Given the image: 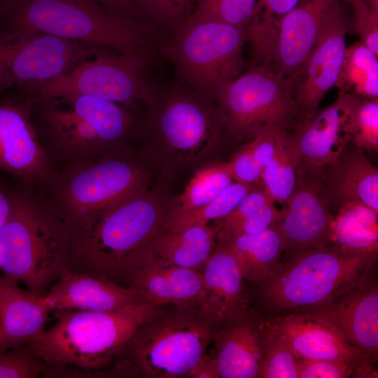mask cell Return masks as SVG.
<instances>
[{"label":"cell","mask_w":378,"mask_h":378,"mask_svg":"<svg viewBox=\"0 0 378 378\" xmlns=\"http://www.w3.org/2000/svg\"><path fill=\"white\" fill-rule=\"evenodd\" d=\"M169 206L144 190L104 209L87 224L70 228L69 270L97 274L130 286L153 258V241Z\"/></svg>","instance_id":"6da1fadb"},{"label":"cell","mask_w":378,"mask_h":378,"mask_svg":"<svg viewBox=\"0 0 378 378\" xmlns=\"http://www.w3.org/2000/svg\"><path fill=\"white\" fill-rule=\"evenodd\" d=\"M71 231L44 197L18 181L0 230V270L27 290L43 291L69 270Z\"/></svg>","instance_id":"7a4b0ae2"},{"label":"cell","mask_w":378,"mask_h":378,"mask_svg":"<svg viewBox=\"0 0 378 378\" xmlns=\"http://www.w3.org/2000/svg\"><path fill=\"white\" fill-rule=\"evenodd\" d=\"M120 105L85 95L29 102L33 126L55 172L117 150L131 125Z\"/></svg>","instance_id":"3957f363"},{"label":"cell","mask_w":378,"mask_h":378,"mask_svg":"<svg viewBox=\"0 0 378 378\" xmlns=\"http://www.w3.org/2000/svg\"><path fill=\"white\" fill-rule=\"evenodd\" d=\"M142 302L113 312L55 311V322L27 343L48 365L45 372L97 374L118 359L136 328L159 309Z\"/></svg>","instance_id":"277c9868"},{"label":"cell","mask_w":378,"mask_h":378,"mask_svg":"<svg viewBox=\"0 0 378 378\" xmlns=\"http://www.w3.org/2000/svg\"><path fill=\"white\" fill-rule=\"evenodd\" d=\"M41 33L80 43L144 52L141 26L92 0H9L0 6V34Z\"/></svg>","instance_id":"5b68a950"},{"label":"cell","mask_w":378,"mask_h":378,"mask_svg":"<svg viewBox=\"0 0 378 378\" xmlns=\"http://www.w3.org/2000/svg\"><path fill=\"white\" fill-rule=\"evenodd\" d=\"M218 327L198 308L160 307L136 328L114 370L120 374L146 378L188 377Z\"/></svg>","instance_id":"8992f818"},{"label":"cell","mask_w":378,"mask_h":378,"mask_svg":"<svg viewBox=\"0 0 378 378\" xmlns=\"http://www.w3.org/2000/svg\"><path fill=\"white\" fill-rule=\"evenodd\" d=\"M377 255L333 245L304 251L281 262L260 292L274 309L308 311L332 301L368 273Z\"/></svg>","instance_id":"52a82bcc"},{"label":"cell","mask_w":378,"mask_h":378,"mask_svg":"<svg viewBox=\"0 0 378 378\" xmlns=\"http://www.w3.org/2000/svg\"><path fill=\"white\" fill-rule=\"evenodd\" d=\"M145 174L118 150L56 171L38 192L69 228L144 190Z\"/></svg>","instance_id":"ba28073f"},{"label":"cell","mask_w":378,"mask_h":378,"mask_svg":"<svg viewBox=\"0 0 378 378\" xmlns=\"http://www.w3.org/2000/svg\"><path fill=\"white\" fill-rule=\"evenodd\" d=\"M174 31L163 52L194 92L214 97L238 76L248 41L246 29L214 20H186Z\"/></svg>","instance_id":"9c48e42d"},{"label":"cell","mask_w":378,"mask_h":378,"mask_svg":"<svg viewBox=\"0 0 378 378\" xmlns=\"http://www.w3.org/2000/svg\"><path fill=\"white\" fill-rule=\"evenodd\" d=\"M293 80L278 74L265 62L250 68L216 93L223 125L234 135L268 129L288 130L297 118Z\"/></svg>","instance_id":"30bf717a"},{"label":"cell","mask_w":378,"mask_h":378,"mask_svg":"<svg viewBox=\"0 0 378 378\" xmlns=\"http://www.w3.org/2000/svg\"><path fill=\"white\" fill-rule=\"evenodd\" d=\"M147 52L98 55L85 60L68 73L49 82L32 87L38 99L85 95L132 104L141 99L152 102L151 88L144 77Z\"/></svg>","instance_id":"8fae6325"},{"label":"cell","mask_w":378,"mask_h":378,"mask_svg":"<svg viewBox=\"0 0 378 378\" xmlns=\"http://www.w3.org/2000/svg\"><path fill=\"white\" fill-rule=\"evenodd\" d=\"M93 53L82 43L47 34H0L2 87L32 88L54 80Z\"/></svg>","instance_id":"7c38bea8"},{"label":"cell","mask_w":378,"mask_h":378,"mask_svg":"<svg viewBox=\"0 0 378 378\" xmlns=\"http://www.w3.org/2000/svg\"><path fill=\"white\" fill-rule=\"evenodd\" d=\"M277 221L287 258L331 245L333 214L323 168L300 162L293 191Z\"/></svg>","instance_id":"4fadbf2b"},{"label":"cell","mask_w":378,"mask_h":378,"mask_svg":"<svg viewBox=\"0 0 378 378\" xmlns=\"http://www.w3.org/2000/svg\"><path fill=\"white\" fill-rule=\"evenodd\" d=\"M347 20L340 1L330 10L300 69L292 76L300 120L313 115L326 93L335 85L346 49Z\"/></svg>","instance_id":"5bb4252c"},{"label":"cell","mask_w":378,"mask_h":378,"mask_svg":"<svg viewBox=\"0 0 378 378\" xmlns=\"http://www.w3.org/2000/svg\"><path fill=\"white\" fill-rule=\"evenodd\" d=\"M0 172L40 189L55 172L33 126L29 103L0 102Z\"/></svg>","instance_id":"9a60e30c"},{"label":"cell","mask_w":378,"mask_h":378,"mask_svg":"<svg viewBox=\"0 0 378 378\" xmlns=\"http://www.w3.org/2000/svg\"><path fill=\"white\" fill-rule=\"evenodd\" d=\"M329 323L372 363L378 356V286L370 271L327 304L305 311Z\"/></svg>","instance_id":"2e32d148"},{"label":"cell","mask_w":378,"mask_h":378,"mask_svg":"<svg viewBox=\"0 0 378 378\" xmlns=\"http://www.w3.org/2000/svg\"><path fill=\"white\" fill-rule=\"evenodd\" d=\"M176 90L164 100L158 118L160 134L175 153L183 157L197 155L217 140L220 125L202 96Z\"/></svg>","instance_id":"e0dca14e"},{"label":"cell","mask_w":378,"mask_h":378,"mask_svg":"<svg viewBox=\"0 0 378 378\" xmlns=\"http://www.w3.org/2000/svg\"><path fill=\"white\" fill-rule=\"evenodd\" d=\"M339 1L300 0L280 20L265 63L282 76H293L305 62L328 14Z\"/></svg>","instance_id":"ac0fdd59"},{"label":"cell","mask_w":378,"mask_h":378,"mask_svg":"<svg viewBox=\"0 0 378 378\" xmlns=\"http://www.w3.org/2000/svg\"><path fill=\"white\" fill-rule=\"evenodd\" d=\"M43 297L49 312H113L146 302L132 288L97 274L69 270Z\"/></svg>","instance_id":"d6986e66"},{"label":"cell","mask_w":378,"mask_h":378,"mask_svg":"<svg viewBox=\"0 0 378 378\" xmlns=\"http://www.w3.org/2000/svg\"><path fill=\"white\" fill-rule=\"evenodd\" d=\"M266 321L299 359L342 360L354 364L355 368L372 362L329 323L309 312H297Z\"/></svg>","instance_id":"ffe728a7"},{"label":"cell","mask_w":378,"mask_h":378,"mask_svg":"<svg viewBox=\"0 0 378 378\" xmlns=\"http://www.w3.org/2000/svg\"><path fill=\"white\" fill-rule=\"evenodd\" d=\"M358 97L340 90L331 105L300 121L293 135L302 162L323 168L340 154L350 141L347 120Z\"/></svg>","instance_id":"44dd1931"},{"label":"cell","mask_w":378,"mask_h":378,"mask_svg":"<svg viewBox=\"0 0 378 378\" xmlns=\"http://www.w3.org/2000/svg\"><path fill=\"white\" fill-rule=\"evenodd\" d=\"M202 274L204 298L199 310L207 320L219 326L248 312L244 278L225 244L216 241Z\"/></svg>","instance_id":"7402d4cb"},{"label":"cell","mask_w":378,"mask_h":378,"mask_svg":"<svg viewBox=\"0 0 378 378\" xmlns=\"http://www.w3.org/2000/svg\"><path fill=\"white\" fill-rule=\"evenodd\" d=\"M212 341L220 378L260 377L263 357L260 318L248 312L219 326Z\"/></svg>","instance_id":"603a6c76"},{"label":"cell","mask_w":378,"mask_h":378,"mask_svg":"<svg viewBox=\"0 0 378 378\" xmlns=\"http://www.w3.org/2000/svg\"><path fill=\"white\" fill-rule=\"evenodd\" d=\"M146 302L158 307L200 308L204 298L202 271L190 270L154 257L132 278L130 286Z\"/></svg>","instance_id":"cb8c5ba5"},{"label":"cell","mask_w":378,"mask_h":378,"mask_svg":"<svg viewBox=\"0 0 378 378\" xmlns=\"http://www.w3.org/2000/svg\"><path fill=\"white\" fill-rule=\"evenodd\" d=\"M48 312L43 295L0 276V350L18 348L38 337L45 331Z\"/></svg>","instance_id":"d4e9b609"},{"label":"cell","mask_w":378,"mask_h":378,"mask_svg":"<svg viewBox=\"0 0 378 378\" xmlns=\"http://www.w3.org/2000/svg\"><path fill=\"white\" fill-rule=\"evenodd\" d=\"M323 173L331 208L358 201L378 212V169L363 149L349 141Z\"/></svg>","instance_id":"484cf974"},{"label":"cell","mask_w":378,"mask_h":378,"mask_svg":"<svg viewBox=\"0 0 378 378\" xmlns=\"http://www.w3.org/2000/svg\"><path fill=\"white\" fill-rule=\"evenodd\" d=\"M233 255L244 279L261 283L279 266L284 243L277 222L264 231L251 235L217 240Z\"/></svg>","instance_id":"4316f807"},{"label":"cell","mask_w":378,"mask_h":378,"mask_svg":"<svg viewBox=\"0 0 378 378\" xmlns=\"http://www.w3.org/2000/svg\"><path fill=\"white\" fill-rule=\"evenodd\" d=\"M217 227L195 225L174 233L160 232L153 241L154 257L170 264L202 271L216 244Z\"/></svg>","instance_id":"83f0119b"},{"label":"cell","mask_w":378,"mask_h":378,"mask_svg":"<svg viewBox=\"0 0 378 378\" xmlns=\"http://www.w3.org/2000/svg\"><path fill=\"white\" fill-rule=\"evenodd\" d=\"M332 217L330 241L343 251L377 255L378 212L358 201L339 206Z\"/></svg>","instance_id":"f1b7e54d"},{"label":"cell","mask_w":378,"mask_h":378,"mask_svg":"<svg viewBox=\"0 0 378 378\" xmlns=\"http://www.w3.org/2000/svg\"><path fill=\"white\" fill-rule=\"evenodd\" d=\"M300 162V155L293 135L288 130H281L275 155L263 170L262 186L274 202L283 206L293 191Z\"/></svg>","instance_id":"f546056e"},{"label":"cell","mask_w":378,"mask_h":378,"mask_svg":"<svg viewBox=\"0 0 378 378\" xmlns=\"http://www.w3.org/2000/svg\"><path fill=\"white\" fill-rule=\"evenodd\" d=\"M377 55L360 42L346 48L335 86L361 97L377 98Z\"/></svg>","instance_id":"4dcf8cb0"},{"label":"cell","mask_w":378,"mask_h":378,"mask_svg":"<svg viewBox=\"0 0 378 378\" xmlns=\"http://www.w3.org/2000/svg\"><path fill=\"white\" fill-rule=\"evenodd\" d=\"M231 164L219 162L197 170L183 192L169 206V211H185L204 206L216 199L233 183Z\"/></svg>","instance_id":"1f68e13d"},{"label":"cell","mask_w":378,"mask_h":378,"mask_svg":"<svg viewBox=\"0 0 378 378\" xmlns=\"http://www.w3.org/2000/svg\"><path fill=\"white\" fill-rule=\"evenodd\" d=\"M251 185L232 183L216 199L200 208L185 211H169L161 232L174 233L195 225H207L230 214L253 188Z\"/></svg>","instance_id":"d6a6232c"},{"label":"cell","mask_w":378,"mask_h":378,"mask_svg":"<svg viewBox=\"0 0 378 378\" xmlns=\"http://www.w3.org/2000/svg\"><path fill=\"white\" fill-rule=\"evenodd\" d=\"M299 1L257 0L253 16L246 28L248 41L251 42L256 53L267 55L270 52L280 20Z\"/></svg>","instance_id":"836d02e7"},{"label":"cell","mask_w":378,"mask_h":378,"mask_svg":"<svg viewBox=\"0 0 378 378\" xmlns=\"http://www.w3.org/2000/svg\"><path fill=\"white\" fill-rule=\"evenodd\" d=\"M262 363L260 377L298 378L300 359L286 342L261 319Z\"/></svg>","instance_id":"e575fe53"},{"label":"cell","mask_w":378,"mask_h":378,"mask_svg":"<svg viewBox=\"0 0 378 378\" xmlns=\"http://www.w3.org/2000/svg\"><path fill=\"white\" fill-rule=\"evenodd\" d=\"M256 3L257 0H196L186 20H214L246 29Z\"/></svg>","instance_id":"d590c367"},{"label":"cell","mask_w":378,"mask_h":378,"mask_svg":"<svg viewBox=\"0 0 378 378\" xmlns=\"http://www.w3.org/2000/svg\"><path fill=\"white\" fill-rule=\"evenodd\" d=\"M350 142L361 149H378V98L358 97L347 120Z\"/></svg>","instance_id":"8d00e7d4"},{"label":"cell","mask_w":378,"mask_h":378,"mask_svg":"<svg viewBox=\"0 0 378 378\" xmlns=\"http://www.w3.org/2000/svg\"><path fill=\"white\" fill-rule=\"evenodd\" d=\"M48 367L27 344L0 350V378H34L43 374Z\"/></svg>","instance_id":"74e56055"},{"label":"cell","mask_w":378,"mask_h":378,"mask_svg":"<svg viewBox=\"0 0 378 378\" xmlns=\"http://www.w3.org/2000/svg\"><path fill=\"white\" fill-rule=\"evenodd\" d=\"M159 24L175 29L190 15L194 0H132Z\"/></svg>","instance_id":"f35d334b"},{"label":"cell","mask_w":378,"mask_h":378,"mask_svg":"<svg viewBox=\"0 0 378 378\" xmlns=\"http://www.w3.org/2000/svg\"><path fill=\"white\" fill-rule=\"evenodd\" d=\"M360 42L378 55V0H350Z\"/></svg>","instance_id":"ab89813d"},{"label":"cell","mask_w":378,"mask_h":378,"mask_svg":"<svg viewBox=\"0 0 378 378\" xmlns=\"http://www.w3.org/2000/svg\"><path fill=\"white\" fill-rule=\"evenodd\" d=\"M281 214V210L276 207L275 203L267 204L230 227L217 232L216 239L260 233L277 222Z\"/></svg>","instance_id":"60d3db41"},{"label":"cell","mask_w":378,"mask_h":378,"mask_svg":"<svg viewBox=\"0 0 378 378\" xmlns=\"http://www.w3.org/2000/svg\"><path fill=\"white\" fill-rule=\"evenodd\" d=\"M354 368L346 361L300 359L298 378H346Z\"/></svg>","instance_id":"b9f144b4"},{"label":"cell","mask_w":378,"mask_h":378,"mask_svg":"<svg viewBox=\"0 0 378 378\" xmlns=\"http://www.w3.org/2000/svg\"><path fill=\"white\" fill-rule=\"evenodd\" d=\"M275 203L262 186H256L250 190L240 201L234 209L227 216L218 220L217 232L224 230L260 207Z\"/></svg>","instance_id":"7bdbcfd3"},{"label":"cell","mask_w":378,"mask_h":378,"mask_svg":"<svg viewBox=\"0 0 378 378\" xmlns=\"http://www.w3.org/2000/svg\"><path fill=\"white\" fill-rule=\"evenodd\" d=\"M230 162L235 182L262 186V170L253 155L249 143L237 152Z\"/></svg>","instance_id":"ee69618b"},{"label":"cell","mask_w":378,"mask_h":378,"mask_svg":"<svg viewBox=\"0 0 378 378\" xmlns=\"http://www.w3.org/2000/svg\"><path fill=\"white\" fill-rule=\"evenodd\" d=\"M281 130L285 129L268 128L260 130L253 135V139L249 142L253 155L262 172L275 155L278 136Z\"/></svg>","instance_id":"f6af8a7d"},{"label":"cell","mask_w":378,"mask_h":378,"mask_svg":"<svg viewBox=\"0 0 378 378\" xmlns=\"http://www.w3.org/2000/svg\"><path fill=\"white\" fill-rule=\"evenodd\" d=\"M190 378H220L214 354L204 353L188 373Z\"/></svg>","instance_id":"bcb514c9"},{"label":"cell","mask_w":378,"mask_h":378,"mask_svg":"<svg viewBox=\"0 0 378 378\" xmlns=\"http://www.w3.org/2000/svg\"><path fill=\"white\" fill-rule=\"evenodd\" d=\"M12 189L0 179V230L7 220L12 206Z\"/></svg>","instance_id":"7dc6e473"},{"label":"cell","mask_w":378,"mask_h":378,"mask_svg":"<svg viewBox=\"0 0 378 378\" xmlns=\"http://www.w3.org/2000/svg\"><path fill=\"white\" fill-rule=\"evenodd\" d=\"M106 9L130 18L129 13L134 10L132 0H92Z\"/></svg>","instance_id":"c3c4849f"},{"label":"cell","mask_w":378,"mask_h":378,"mask_svg":"<svg viewBox=\"0 0 378 378\" xmlns=\"http://www.w3.org/2000/svg\"><path fill=\"white\" fill-rule=\"evenodd\" d=\"M9 0H0V6L6 4V2H8Z\"/></svg>","instance_id":"681fc988"},{"label":"cell","mask_w":378,"mask_h":378,"mask_svg":"<svg viewBox=\"0 0 378 378\" xmlns=\"http://www.w3.org/2000/svg\"><path fill=\"white\" fill-rule=\"evenodd\" d=\"M0 87H2V85H1V73H0Z\"/></svg>","instance_id":"f907efd6"},{"label":"cell","mask_w":378,"mask_h":378,"mask_svg":"<svg viewBox=\"0 0 378 378\" xmlns=\"http://www.w3.org/2000/svg\"><path fill=\"white\" fill-rule=\"evenodd\" d=\"M0 328H1V324H0Z\"/></svg>","instance_id":"816d5d0a"}]
</instances>
